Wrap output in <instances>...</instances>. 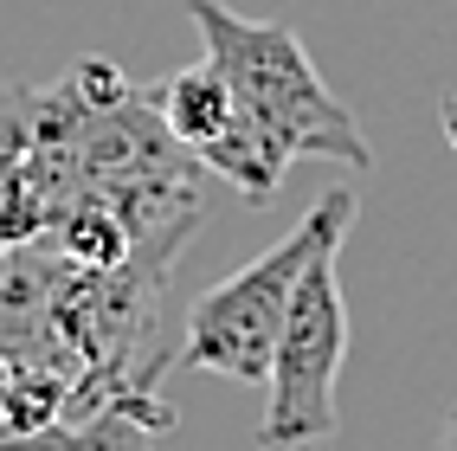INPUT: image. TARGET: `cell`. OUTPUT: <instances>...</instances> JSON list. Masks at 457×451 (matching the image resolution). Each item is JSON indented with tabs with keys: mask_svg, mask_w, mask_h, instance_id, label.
<instances>
[{
	"mask_svg": "<svg viewBox=\"0 0 457 451\" xmlns=\"http://www.w3.org/2000/svg\"><path fill=\"white\" fill-rule=\"evenodd\" d=\"M187 20L212 58V71L226 78L238 110L284 148V155H316V162H342V168H374V148L361 136L354 110L322 84L310 65V52L290 26H258L226 13L220 0H187Z\"/></svg>",
	"mask_w": 457,
	"mask_h": 451,
	"instance_id": "obj_1",
	"label": "cell"
},
{
	"mask_svg": "<svg viewBox=\"0 0 457 451\" xmlns=\"http://www.w3.org/2000/svg\"><path fill=\"white\" fill-rule=\"evenodd\" d=\"M348 220H354V194L328 188L270 252H258L245 271H232L226 284L200 290L194 310H187V336H180V368L220 374V380H238V387H264L303 271L322 252H342Z\"/></svg>",
	"mask_w": 457,
	"mask_h": 451,
	"instance_id": "obj_2",
	"label": "cell"
},
{
	"mask_svg": "<svg viewBox=\"0 0 457 451\" xmlns=\"http://www.w3.org/2000/svg\"><path fill=\"white\" fill-rule=\"evenodd\" d=\"M342 361H348V304H342V278H335V252H322L290 296L284 336L264 374V419H258L264 451H303L335 438V426H342V413H335Z\"/></svg>",
	"mask_w": 457,
	"mask_h": 451,
	"instance_id": "obj_3",
	"label": "cell"
},
{
	"mask_svg": "<svg viewBox=\"0 0 457 451\" xmlns=\"http://www.w3.org/2000/svg\"><path fill=\"white\" fill-rule=\"evenodd\" d=\"M148 104H155V116L168 123V136L187 148L206 174H220L232 194H245V200L278 194L290 155L238 110L226 78L212 71V58H200V65H187V71H168L155 90H148Z\"/></svg>",
	"mask_w": 457,
	"mask_h": 451,
	"instance_id": "obj_4",
	"label": "cell"
},
{
	"mask_svg": "<svg viewBox=\"0 0 457 451\" xmlns=\"http://www.w3.org/2000/svg\"><path fill=\"white\" fill-rule=\"evenodd\" d=\"M168 426H174V406L162 394H129V400H110L104 413H90L84 426H71L46 451H155V432Z\"/></svg>",
	"mask_w": 457,
	"mask_h": 451,
	"instance_id": "obj_5",
	"label": "cell"
},
{
	"mask_svg": "<svg viewBox=\"0 0 457 451\" xmlns=\"http://www.w3.org/2000/svg\"><path fill=\"white\" fill-rule=\"evenodd\" d=\"M445 136H451V148H457V90H451V104H445Z\"/></svg>",
	"mask_w": 457,
	"mask_h": 451,
	"instance_id": "obj_6",
	"label": "cell"
},
{
	"mask_svg": "<svg viewBox=\"0 0 457 451\" xmlns=\"http://www.w3.org/2000/svg\"><path fill=\"white\" fill-rule=\"evenodd\" d=\"M438 451H457V413H451V426H445V438H438Z\"/></svg>",
	"mask_w": 457,
	"mask_h": 451,
	"instance_id": "obj_7",
	"label": "cell"
}]
</instances>
